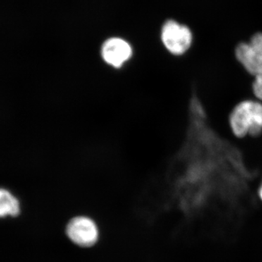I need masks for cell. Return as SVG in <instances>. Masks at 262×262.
<instances>
[{"mask_svg":"<svg viewBox=\"0 0 262 262\" xmlns=\"http://www.w3.org/2000/svg\"><path fill=\"white\" fill-rule=\"evenodd\" d=\"M229 125L236 137L249 135L256 137L262 134V103L245 100L236 105L229 115Z\"/></svg>","mask_w":262,"mask_h":262,"instance_id":"obj_1","label":"cell"},{"mask_svg":"<svg viewBox=\"0 0 262 262\" xmlns=\"http://www.w3.org/2000/svg\"><path fill=\"white\" fill-rule=\"evenodd\" d=\"M161 39L164 46L170 53L181 56L191 47L192 34L186 26L173 20H168L162 29Z\"/></svg>","mask_w":262,"mask_h":262,"instance_id":"obj_2","label":"cell"},{"mask_svg":"<svg viewBox=\"0 0 262 262\" xmlns=\"http://www.w3.org/2000/svg\"><path fill=\"white\" fill-rule=\"evenodd\" d=\"M69 238L82 247L94 246L98 239V229L95 222L85 216L75 217L67 227Z\"/></svg>","mask_w":262,"mask_h":262,"instance_id":"obj_3","label":"cell"},{"mask_svg":"<svg viewBox=\"0 0 262 262\" xmlns=\"http://www.w3.org/2000/svg\"><path fill=\"white\" fill-rule=\"evenodd\" d=\"M101 55L106 64L120 69L130 59L133 48L130 43L122 38L112 37L103 42Z\"/></svg>","mask_w":262,"mask_h":262,"instance_id":"obj_4","label":"cell"},{"mask_svg":"<svg viewBox=\"0 0 262 262\" xmlns=\"http://www.w3.org/2000/svg\"><path fill=\"white\" fill-rule=\"evenodd\" d=\"M235 56L248 73L254 77L262 75V56L250 43L239 44Z\"/></svg>","mask_w":262,"mask_h":262,"instance_id":"obj_5","label":"cell"},{"mask_svg":"<svg viewBox=\"0 0 262 262\" xmlns=\"http://www.w3.org/2000/svg\"><path fill=\"white\" fill-rule=\"evenodd\" d=\"M18 199L5 189H0V218L10 215L17 216L20 213Z\"/></svg>","mask_w":262,"mask_h":262,"instance_id":"obj_6","label":"cell"},{"mask_svg":"<svg viewBox=\"0 0 262 262\" xmlns=\"http://www.w3.org/2000/svg\"><path fill=\"white\" fill-rule=\"evenodd\" d=\"M253 94L258 99L262 101V75L256 76L252 84Z\"/></svg>","mask_w":262,"mask_h":262,"instance_id":"obj_7","label":"cell"},{"mask_svg":"<svg viewBox=\"0 0 262 262\" xmlns=\"http://www.w3.org/2000/svg\"><path fill=\"white\" fill-rule=\"evenodd\" d=\"M249 43L262 56V33H257L253 36Z\"/></svg>","mask_w":262,"mask_h":262,"instance_id":"obj_8","label":"cell"},{"mask_svg":"<svg viewBox=\"0 0 262 262\" xmlns=\"http://www.w3.org/2000/svg\"><path fill=\"white\" fill-rule=\"evenodd\" d=\"M258 194H259L260 198L262 200V185L259 189V192H258Z\"/></svg>","mask_w":262,"mask_h":262,"instance_id":"obj_9","label":"cell"}]
</instances>
